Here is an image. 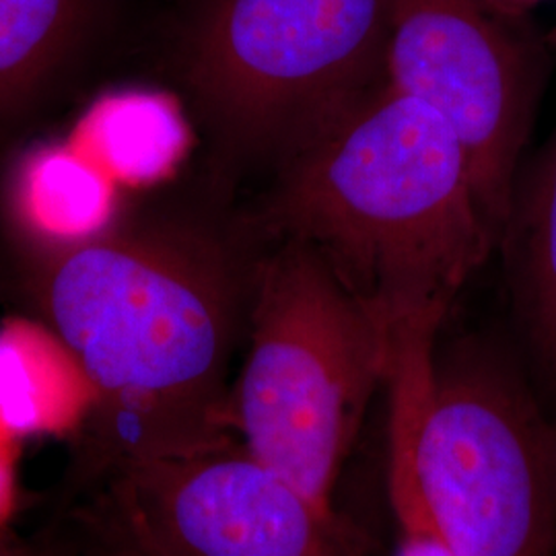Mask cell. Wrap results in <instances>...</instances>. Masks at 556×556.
<instances>
[{"label": "cell", "mask_w": 556, "mask_h": 556, "mask_svg": "<svg viewBox=\"0 0 556 556\" xmlns=\"http://www.w3.org/2000/svg\"><path fill=\"white\" fill-rule=\"evenodd\" d=\"M256 266L186 220L50 248L31 299L89 388L71 484L231 435L229 367Z\"/></svg>", "instance_id": "1"}, {"label": "cell", "mask_w": 556, "mask_h": 556, "mask_svg": "<svg viewBox=\"0 0 556 556\" xmlns=\"http://www.w3.org/2000/svg\"><path fill=\"white\" fill-rule=\"evenodd\" d=\"M256 225L312 250L390 342L438 337L495 250L456 135L388 83L278 167Z\"/></svg>", "instance_id": "2"}, {"label": "cell", "mask_w": 556, "mask_h": 556, "mask_svg": "<svg viewBox=\"0 0 556 556\" xmlns=\"http://www.w3.org/2000/svg\"><path fill=\"white\" fill-rule=\"evenodd\" d=\"M383 388L388 443L457 556H553L556 431L514 358L486 338L406 340Z\"/></svg>", "instance_id": "3"}, {"label": "cell", "mask_w": 556, "mask_h": 556, "mask_svg": "<svg viewBox=\"0 0 556 556\" xmlns=\"http://www.w3.org/2000/svg\"><path fill=\"white\" fill-rule=\"evenodd\" d=\"M245 338L229 390L231 433L303 493L337 507L344 462L386 386V328L312 250L278 241L258 260Z\"/></svg>", "instance_id": "4"}, {"label": "cell", "mask_w": 556, "mask_h": 556, "mask_svg": "<svg viewBox=\"0 0 556 556\" xmlns=\"http://www.w3.org/2000/svg\"><path fill=\"white\" fill-rule=\"evenodd\" d=\"M396 0H200L186 79L223 157L278 169L386 83Z\"/></svg>", "instance_id": "5"}, {"label": "cell", "mask_w": 556, "mask_h": 556, "mask_svg": "<svg viewBox=\"0 0 556 556\" xmlns=\"http://www.w3.org/2000/svg\"><path fill=\"white\" fill-rule=\"evenodd\" d=\"M71 493L100 498L153 556H367L337 507L303 493L233 433L124 459Z\"/></svg>", "instance_id": "6"}, {"label": "cell", "mask_w": 556, "mask_h": 556, "mask_svg": "<svg viewBox=\"0 0 556 556\" xmlns=\"http://www.w3.org/2000/svg\"><path fill=\"white\" fill-rule=\"evenodd\" d=\"M486 0H396L386 83L459 140L498 245L546 75L544 52Z\"/></svg>", "instance_id": "7"}, {"label": "cell", "mask_w": 556, "mask_h": 556, "mask_svg": "<svg viewBox=\"0 0 556 556\" xmlns=\"http://www.w3.org/2000/svg\"><path fill=\"white\" fill-rule=\"evenodd\" d=\"M75 142L119 184L147 188L178 174L192 128L174 96L124 89L101 96L85 112Z\"/></svg>", "instance_id": "8"}, {"label": "cell", "mask_w": 556, "mask_h": 556, "mask_svg": "<svg viewBox=\"0 0 556 556\" xmlns=\"http://www.w3.org/2000/svg\"><path fill=\"white\" fill-rule=\"evenodd\" d=\"M497 248L532 344L556 374V130L519 169Z\"/></svg>", "instance_id": "9"}, {"label": "cell", "mask_w": 556, "mask_h": 556, "mask_svg": "<svg viewBox=\"0 0 556 556\" xmlns=\"http://www.w3.org/2000/svg\"><path fill=\"white\" fill-rule=\"evenodd\" d=\"M21 225L50 248L108 231L116 211V179L77 142L46 144L21 161L15 188Z\"/></svg>", "instance_id": "10"}, {"label": "cell", "mask_w": 556, "mask_h": 556, "mask_svg": "<svg viewBox=\"0 0 556 556\" xmlns=\"http://www.w3.org/2000/svg\"><path fill=\"white\" fill-rule=\"evenodd\" d=\"M83 0H0V112L23 100L56 64Z\"/></svg>", "instance_id": "11"}, {"label": "cell", "mask_w": 556, "mask_h": 556, "mask_svg": "<svg viewBox=\"0 0 556 556\" xmlns=\"http://www.w3.org/2000/svg\"><path fill=\"white\" fill-rule=\"evenodd\" d=\"M388 493L396 517L394 556H457L425 505L410 459L396 445H388Z\"/></svg>", "instance_id": "12"}, {"label": "cell", "mask_w": 556, "mask_h": 556, "mask_svg": "<svg viewBox=\"0 0 556 556\" xmlns=\"http://www.w3.org/2000/svg\"><path fill=\"white\" fill-rule=\"evenodd\" d=\"M56 523L75 556H153L93 495L68 498Z\"/></svg>", "instance_id": "13"}, {"label": "cell", "mask_w": 556, "mask_h": 556, "mask_svg": "<svg viewBox=\"0 0 556 556\" xmlns=\"http://www.w3.org/2000/svg\"><path fill=\"white\" fill-rule=\"evenodd\" d=\"M0 556H75L59 526L52 521L34 536H21L0 528Z\"/></svg>", "instance_id": "14"}, {"label": "cell", "mask_w": 556, "mask_h": 556, "mask_svg": "<svg viewBox=\"0 0 556 556\" xmlns=\"http://www.w3.org/2000/svg\"><path fill=\"white\" fill-rule=\"evenodd\" d=\"M489 4H493L501 13H507V15H517L519 11L532 7L538 0H486Z\"/></svg>", "instance_id": "15"}, {"label": "cell", "mask_w": 556, "mask_h": 556, "mask_svg": "<svg viewBox=\"0 0 556 556\" xmlns=\"http://www.w3.org/2000/svg\"><path fill=\"white\" fill-rule=\"evenodd\" d=\"M555 41H556V31H555Z\"/></svg>", "instance_id": "16"}]
</instances>
